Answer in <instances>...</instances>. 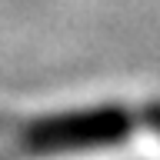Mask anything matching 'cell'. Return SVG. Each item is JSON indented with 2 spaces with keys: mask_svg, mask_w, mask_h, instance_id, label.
Segmentation results:
<instances>
[{
  "mask_svg": "<svg viewBox=\"0 0 160 160\" xmlns=\"http://www.w3.org/2000/svg\"><path fill=\"white\" fill-rule=\"evenodd\" d=\"M130 133V117L117 107L73 110L57 117L33 120L23 130V143L37 153H67V150H97L113 147Z\"/></svg>",
  "mask_w": 160,
  "mask_h": 160,
  "instance_id": "obj_1",
  "label": "cell"
},
{
  "mask_svg": "<svg viewBox=\"0 0 160 160\" xmlns=\"http://www.w3.org/2000/svg\"><path fill=\"white\" fill-rule=\"evenodd\" d=\"M150 123H153V130L160 133V103H157V107H150Z\"/></svg>",
  "mask_w": 160,
  "mask_h": 160,
  "instance_id": "obj_2",
  "label": "cell"
}]
</instances>
